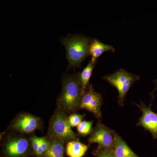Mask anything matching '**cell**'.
Masks as SVG:
<instances>
[{"mask_svg": "<svg viewBox=\"0 0 157 157\" xmlns=\"http://www.w3.org/2000/svg\"><path fill=\"white\" fill-rule=\"evenodd\" d=\"M79 75L80 73L65 75L62 78L63 87L58 104L63 111H73L80 106L83 93Z\"/></svg>", "mask_w": 157, "mask_h": 157, "instance_id": "obj_1", "label": "cell"}, {"mask_svg": "<svg viewBox=\"0 0 157 157\" xmlns=\"http://www.w3.org/2000/svg\"><path fill=\"white\" fill-rule=\"evenodd\" d=\"M93 39L82 35L62 38L61 42L67 51L68 68H79L85 59L90 55V46Z\"/></svg>", "mask_w": 157, "mask_h": 157, "instance_id": "obj_2", "label": "cell"}, {"mask_svg": "<svg viewBox=\"0 0 157 157\" xmlns=\"http://www.w3.org/2000/svg\"><path fill=\"white\" fill-rule=\"evenodd\" d=\"M139 78L140 76L138 75L129 73L122 68L103 77V79L117 90L118 103L121 106L124 105L125 98L129 90Z\"/></svg>", "mask_w": 157, "mask_h": 157, "instance_id": "obj_3", "label": "cell"}, {"mask_svg": "<svg viewBox=\"0 0 157 157\" xmlns=\"http://www.w3.org/2000/svg\"><path fill=\"white\" fill-rule=\"evenodd\" d=\"M71 128L64 111L59 108L51 118L48 130L49 135L53 138L63 142L75 140L77 135Z\"/></svg>", "mask_w": 157, "mask_h": 157, "instance_id": "obj_4", "label": "cell"}, {"mask_svg": "<svg viewBox=\"0 0 157 157\" xmlns=\"http://www.w3.org/2000/svg\"><path fill=\"white\" fill-rule=\"evenodd\" d=\"M117 133L101 123L97 124L90 136V143H97L101 148L113 151Z\"/></svg>", "mask_w": 157, "mask_h": 157, "instance_id": "obj_5", "label": "cell"}, {"mask_svg": "<svg viewBox=\"0 0 157 157\" xmlns=\"http://www.w3.org/2000/svg\"><path fill=\"white\" fill-rule=\"evenodd\" d=\"M103 98L101 94L94 90L92 85H89L82 98L79 107L92 113L96 117H101V107Z\"/></svg>", "mask_w": 157, "mask_h": 157, "instance_id": "obj_6", "label": "cell"}, {"mask_svg": "<svg viewBox=\"0 0 157 157\" xmlns=\"http://www.w3.org/2000/svg\"><path fill=\"white\" fill-rule=\"evenodd\" d=\"M136 105L142 113V116L139 119L137 125L143 127L146 131L150 132L153 138L156 139L157 113L151 110L150 106L147 107L143 102H141L140 105Z\"/></svg>", "mask_w": 157, "mask_h": 157, "instance_id": "obj_7", "label": "cell"}, {"mask_svg": "<svg viewBox=\"0 0 157 157\" xmlns=\"http://www.w3.org/2000/svg\"><path fill=\"white\" fill-rule=\"evenodd\" d=\"M40 120L31 114H21L15 118L11 124V128L18 132L30 133L39 128Z\"/></svg>", "mask_w": 157, "mask_h": 157, "instance_id": "obj_8", "label": "cell"}, {"mask_svg": "<svg viewBox=\"0 0 157 157\" xmlns=\"http://www.w3.org/2000/svg\"><path fill=\"white\" fill-rule=\"evenodd\" d=\"M29 144L27 139L16 137L10 139L5 146V152L10 157L21 156L27 151Z\"/></svg>", "mask_w": 157, "mask_h": 157, "instance_id": "obj_9", "label": "cell"}, {"mask_svg": "<svg viewBox=\"0 0 157 157\" xmlns=\"http://www.w3.org/2000/svg\"><path fill=\"white\" fill-rule=\"evenodd\" d=\"M106 52L114 53L115 50L112 45L104 44L97 39H92L90 46V55L91 56V62L95 64L98 58Z\"/></svg>", "mask_w": 157, "mask_h": 157, "instance_id": "obj_10", "label": "cell"}, {"mask_svg": "<svg viewBox=\"0 0 157 157\" xmlns=\"http://www.w3.org/2000/svg\"><path fill=\"white\" fill-rule=\"evenodd\" d=\"M113 152L116 157H138L117 134Z\"/></svg>", "mask_w": 157, "mask_h": 157, "instance_id": "obj_11", "label": "cell"}, {"mask_svg": "<svg viewBox=\"0 0 157 157\" xmlns=\"http://www.w3.org/2000/svg\"><path fill=\"white\" fill-rule=\"evenodd\" d=\"M88 147L83 144L71 140L67 145V154L70 157H82L87 151Z\"/></svg>", "mask_w": 157, "mask_h": 157, "instance_id": "obj_12", "label": "cell"}, {"mask_svg": "<svg viewBox=\"0 0 157 157\" xmlns=\"http://www.w3.org/2000/svg\"><path fill=\"white\" fill-rule=\"evenodd\" d=\"M64 142L53 138L50 142V147L44 155L45 157H64Z\"/></svg>", "mask_w": 157, "mask_h": 157, "instance_id": "obj_13", "label": "cell"}, {"mask_svg": "<svg viewBox=\"0 0 157 157\" xmlns=\"http://www.w3.org/2000/svg\"><path fill=\"white\" fill-rule=\"evenodd\" d=\"M94 66L95 64L93 63L92 62L90 61L87 66L80 73L79 77H80V82H81L82 86L83 94L89 86V82L90 78L91 76L93 70Z\"/></svg>", "mask_w": 157, "mask_h": 157, "instance_id": "obj_14", "label": "cell"}, {"mask_svg": "<svg viewBox=\"0 0 157 157\" xmlns=\"http://www.w3.org/2000/svg\"><path fill=\"white\" fill-rule=\"evenodd\" d=\"M93 121H83L77 126L78 133L82 136H86L89 135L92 130Z\"/></svg>", "mask_w": 157, "mask_h": 157, "instance_id": "obj_15", "label": "cell"}, {"mask_svg": "<svg viewBox=\"0 0 157 157\" xmlns=\"http://www.w3.org/2000/svg\"><path fill=\"white\" fill-rule=\"evenodd\" d=\"M50 147V142H49L45 137H41V143L39 148L36 152V153L38 156L45 155L46 152L48 151Z\"/></svg>", "mask_w": 157, "mask_h": 157, "instance_id": "obj_16", "label": "cell"}, {"mask_svg": "<svg viewBox=\"0 0 157 157\" xmlns=\"http://www.w3.org/2000/svg\"><path fill=\"white\" fill-rule=\"evenodd\" d=\"M84 117V115L81 114H72L68 117V121L69 124L71 127L78 126L82 122V119Z\"/></svg>", "mask_w": 157, "mask_h": 157, "instance_id": "obj_17", "label": "cell"}, {"mask_svg": "<svg viewBox=\"0 0 157 157\" xmlns=\"http://www.w3.org/2000/svg\"><path fill=\"white\" fill-rule=\"evenodd\" d=\"M97 157H116L113 151L104 149L98 151L97 152Z\"/></svg>", "mask_w": 157, "mask_h": 157, "instance_id": "obj_18", "label": "cell"}, {"mask_svg": "<svg viewBox=\"0 0 157 157\" xmlns=\"http://www.w3.org/2000/svg\"><path fill=\"white\" fill-rule=\"evenodd\" d=\"M41 137L34 136L31 138L32 147L35 153L36 152L41 143Z\"/></svg>", "mask_w": 157, "mask_h": 157, "instance_id": "obj_19", "label": "cell"}, {"mask_svg": "<svg viewBox=\"0 0 157 157\" xmlns=\"http://www.w3.org/2000/svg\"><path fill=\"white\" fill-rule=\"evenodd\" d=\"M154 83L155 85V91L157 92V78L154 80Z\"/></svg>", "mask_w": 157, "mask_h": 157, "instance_id": "obj_20", "label": "cell"}]
</instances>
